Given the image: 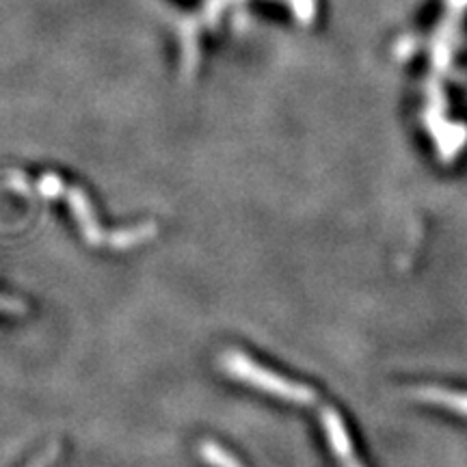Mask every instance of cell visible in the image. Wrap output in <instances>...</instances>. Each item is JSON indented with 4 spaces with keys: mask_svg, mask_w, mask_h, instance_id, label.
I'll use <instances>...</instances> for the list:
<instances>
[{
    "mask_svg": "<svg viewBox=\"0 0 467 467\" xmlns=\"http://www.w3.org/2000/svg\"><path fill=\"white\" fill-rule=\"evenodd\" d=\"M200 454L202 459L213 467H243L230 452H225L223 448L217 446L213 441H202L200 443Z\"/></svg>",
    "mask_w": 467,
    "mask_h": 467,
    "instance_id": "obj_2",
    "label": "cell"
},
{
    "mask_svg": "<svg viewBox=\"0 0 467 467\" xmlns=\"http://www.w3.org/2000/svg\"><path fill=\"white\" fill-rule=\"evenodd\" d=\"M39 191H42V195H46V197H57L58 192H61V195H66L69 203H72V210H74L76 219H78V225L83 227V234H85L87 241H89L91 244H104V234L100 230V225L96 223V219H93L89 200H87L83 192H80V189H66L57 175L48 173V175H44L42 182H39Z\"/></svg>",
    "mask_w": 467,
    "mask_h": 467,
    "instance_id": "obj_1",
    "label": "cell"
},
{
    "mask_svg": "<svg viewBox=\"0 0 467 467\" xmlns=\"http://www.w3.org/2000/svg\"><path fill=\"white\" fill-rule=\"evenodd\" d=\"M57 457H58V448L52 446V448H48V451L42 454V457H39L37 463H35V461H33V463L28 465V467H50L52 463H55Z\"/></svg>",
    "mask_w": 467,
    "mask_h": 467,
    "instance_id": "obj_3",
    "label": "cell"
},
{
    "mask_svg": "<svg viewBox=\"0 0 467 467\" xmlns=\"http://www.w3.org/2000/svg\"><path fill=\"white\" fill-rule=\"evenodd\" d=\"M0 309H9L11 314H20L25 309V303L17 299H7V296H0Z\"/></svg>",
    "mask_w": 467,
    "mask_h": 467,
    "instance_id": "obj_4",
    "label": "cell"
}]
</instances>
